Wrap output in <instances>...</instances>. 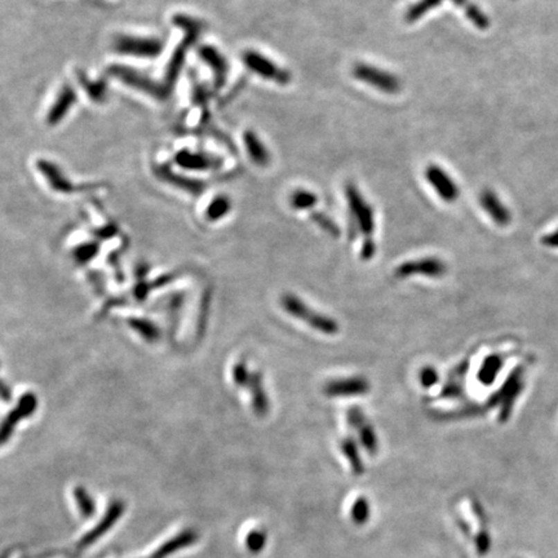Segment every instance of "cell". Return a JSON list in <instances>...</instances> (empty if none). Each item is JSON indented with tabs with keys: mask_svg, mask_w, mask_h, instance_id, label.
<instances>
[{
	"mask_svg": "<svg viewBox=\"0 0 558 558\" xmlns=\"http://www.w3.org/2000/svg\"><path fill=\"white\" fill-rule=\"evenodd\" d=\"M123 510H125V507H123L122 503H119V501L114 503V504L110 507L109 512H107L105 519L101 521L95 529L92 530V531H89L87 535L79 543V548L87 547L89 544L95 543L101 535H104L106 531L110 529V528L116 523V521H118V519L120 517V514L123 513Z\"/></svg>",
	"mask_w": 558,
	"mask_h": 558,
	"instance_id": "7402d4cb",
	"label": "cell"
},
{
	"mask_svg": "<svg viewBox=\"0 0 558 558\" xmlns=\"http://www.w3.org/2000/svg\"><path fill=\"white\" fill-rule=\"evenodd\" d=\"M198 35H192V34H183V39L181 43L177 46V48L174 49L172 56L168 61V65L165 68V77H164V83L174 89V83L177 82V79L180 77L181 71H183V62L185 58L188 55V51L192 48V44L197 43L198 40Z\"/></svg>",
	"mask_w": 558,
	"mask_h": 558,
	"instance_id": "ac0fdd59",
	"label": "cell"
},
{
	"mask_svg": "<svg viewBox=\"0 0 558 558\" xmlns=\"http://www.w3.org/2000/svg\"><path fill=\"white\" fill-rule=\"evenodd\" d=\"M231 211V198L224 194H220V195H216L208 204V207L206 210V219L208 222H219Z\"/></svg>",
	"mask_w": 558,
	"mask_h": 558,
	"instance_id": "4316f807",
	"label": "cell"
},
{
	"mask_svg": "<svg viewBox=\"0 0 558 558\" xmlns=\"http://www.w3.org/2000/svg\"><path fill=\"white\" fill-rule=\"evenodd\" d=\"M198 56L203 62L211 69L213 84L216 89H222L229 77V62L220 52V49L204 44L198 48Z\"/></svg>",
	"mask_w": 558,
	"mask_h": 558,
	"instance_id": "4fadbf2b",
	"label": "cell"
},
{
	"mask_svg": "<svg viewBox=\"0 0 558 558\" xmlns=\"http://www.w3.org/2000/svg\"><path fill=\"white\" fill-rule=\"evenodd\" d=\"M376 244L372 238H367L362 243V249H361V258L363 260H371L375 256Z\"/></svg>",
	"mask_w": 558,
	"mask_h": 558,
	"instance_id": "b9f144b4",
	"label": "cell"
},
{
	"mask_svg": "<svg viewBox=\"0 0 558 558\" xmlns=\"http://www.w3.org/2000/svg\"><path fill=\"white\" fill-rule=\"evenodd\" d=\"M447 273V265L440 258H424L419 260L402 262L397 267L395 276L397 278L406 279L413 276H424L429 278H441Z\"/></svg>",
	"mask_w": 558,
	"mask_h": 558,
	"instance_id": "9c48e42d",
	"label": "cell"
},
{
	"mask_svg": "<svg viewBox=\"0 0 558 558\" xmlns=\"http://www.w3.org/2000/svg\"><path fill=\"white\" fill-rule=\"evenodd\" d=\"M129 325L135 328V330H137V332H138L141 336L147 339V340H155V339H158V336H159L158 328L155 327L153 323L147 322V321L131 319V321H129Z\"/></svg>",
	"mask_w": 558,
	"mask_h": 558,
	"instance_id": "d590c367",
	"label": "cell"
},
{
	"mask_svg": "<svg viewBox=\"0 0 558 558\" xmlns=\"http://www.w3.org/2000/svg\"><path fill=\"white\" fill-rule=\"evenodd\" d=\"M353 75L358 80L389 95H395L401 91V80L398 78L371 65L357 64L353 68Z\"/></svg>",
	"mask_w": 558,
	"mask_h": 558,
	"instance_id": "52a82bcc",
	"label": "cell"
},
{
	"mask_svg": "<svg viewBox=\"0 0 558 558\" xmlns=\"http://www.w3.org/2000/svg\"><path fill=\"white\" fill-rule=\"evenodd\" d=\"M347 419L350 428H353L358 434L362 447L371 456L375 455L379 450V440L372 424L367 420L363 411H361L358 407H350L348 410Z\"/></svg>",
	"mask_w": 558,
	"mask_h": 558,
	"instance_id": "7c38bea8",
	"label": "cell"
},
{
	"mask_svg": "<svg viewBox=\"0 0 558 558\" xmlns=\"http://www.w3.org/2000/svg\"><path fill=\"white\" fill-rule=\"evenodd\" d=\"M35 165L53 192L71 194V192H82V190H88V189L93 188V185H75L66 174H64V171L58 167L57 164L48 159L40 158L37 161Z\"/></svg>",
	"mask_w": 558,
	"mask_h": 558,
	"instance_id": "ba28073f",
	"label": "cell"
},
{
	"mask_svg": "<svg viewBox=\"0 0 558 558\" xmlns=\"http://www.w3.org/2000/svg\"><path fill=\"white\" fill-rule=\"evenodd\" d=\"M174 161L177 167L189 172H211L220 170L222 165L220 158L203 152H194L190 149L179 150L174 154Z\"/></svg>",
	"mask_w": 558,
	"mask_h": 558,
	"instance_id": "8fae6325",
	"label": "cell"
},
{
	"mask_svg": "<svg viewBox=\"0 0 558 558\" xmlns=\"http://www.w3.org/2000/svg\"><path fill=\"white\" fill-rule=\"evenodd\" d=\"M348 207H349V237L354 240L358 233L365 235V240L371 238L375 231L374 208L365 201L354 183H348L345 188Z\"/></svg>",
	"mask_w": 558,
	"mask_h": 558,
	"instance_id": "7a4b0ae2",
	"label": "cell"
},
{
	"mask_svg": "<svg viewBox=\"0 0 558 558\" xmlns=\"http://www.w3.org/2000/svg\"><path fill=\"white\" fill-rule=\"evenodd\" d=\"M441 3H442V0H419L417 3H415L407 10L404 19L407 22H415L420 17H423L428 10L438 7Z\"/></svg>",
	"mask_w": 558,
	"mask_h": 558,
	"instance_id": "1f68e13d",
	"label": "cell"
},
{
	"mask_svg": "<svg viewBox=\"0 0 558 558\" xmlns=\"http://www.w3.org/2000/svg\"><path fill=\"white\" fill-rule=\"evenodd\" d=\"M425 179L433 188L440 198L447 203H453L459 198V188L446 171L437 164H431L425 170Z\"/></svg>",
	"mask_w": 558,
	"mask_h": 558,
	"instance_id": "2e32d148",
	"label": "cell"
},
{
	"mask_svg": "<svg viewBox=\"0 0 558 558\" xmlns=\"http://www.w3.org/2000/svg\"><path fill=\"white\" fill-rule=\"evenodd\" d=\"M246 386L250 388L251 393H252V406H253L255 413L261 417L265 416L269 410V401H268V397L262 386V377H261L260 372H258V371L251 372Z\"/></svg>",
	"mask_w": 558,
	"mask_h": 558,
	"instance_id": "cb8c5ba5",
	"label": "cell"
},
{
	"mask_svg": "<svg viewBox=\"0 0 558 558\" xmlns=\"http://www.w3.org/2000/svg\"><path fill=\"white\" fill-rule=\"evenodd\" d=\"M505 363V356L501 353H492L483 358L481 366L477 372V380L483 386H490L494 384L498 375L501 374V368Z\"/></svg>",
	"mask_w": 558,
	"mask_h": 558,
	"instance_id": "44dd1931",
	"label": "cell"
},
{
	"mask_svg": "<svg viewBox=\"0 0 558 558\" xmlns=\"http://www.w3.org/2000/svg\"><path fill=\"white\" fill-rule=\"evenodd\" d=\"M474 546H476V550L480 556H485L489 553L490 550L491 539L487 530L482 529L474 538Z\"/></svg>",
	"mask_w": 558,
	"mask_h": 558,
	"instance_id": "f35d334b",
	"label": "cell"
},
{
	"mask_svg": "<svg viewBox=\"0 0 558 558\" xmlns=\"http://www.w3.org/2000/svg\"><path fill=\"white\" fill-rule=\"evenodd\" d=\"M75 501H77L78 508L84 517H91L95 513V503L88 495L87 491L84 489L78 487L75 490Z\"/></svg>",
	"mask_w": 558,
	"mask_h": 558,
	"instance_id": "e575fe53",
	"label": "cell"
},
{
	"mask_svg": "<svg viewBox=\"0 0 558 558\" xmlns=\"http://www.w3.org/2000/svg\"><path fill=\"white\" fill-rule=\"evenodd\" d=\"M340 450L341 453H344L345 459L350 464V469L356 474V476H361L365 471V465H363V460L359 455L358 447H357L356 441L353 438H344L340 442Z\"/></svg>",
	"mask_w": 558,
	"mask_h": 558,
	"instance_id": "484cf974",
	"label": "cell"
},
{
	"mask_svg": "<svg viewBox=\"0 0 558 558\" xmlns=\"http://www.w3.org/2000/svg\"><path fill=\"white\" fill-rule=\"evenodd\" d=\"M107 74L116 78L119 82H122L127 87L143 92L144 95L153 97L159 101L167 100L172 92V89L168 87L164 82H158L143 71L127 66V65L114 64V65L109 66Z\"/></svg>",
	"mask_w": 558,
	"mask_h": 558,
	"instance_id": "6da1fadb",
	"label": "cell"
},
{
	"mask_svg": "<svg viewBox=\"0 0 558 558\" xmlns=\"http://www.w3.org/2000/svg\"><path fill=\"white\" fill-rule=\"evenodd\" d=\"M310 219L314 222V224H317L322 231H326L328 234L335 235V237L340 234V229H339L336 222H334L331 217H328L327 215H325L322 212H313L310 215Z\"/></svg>",
	"mask_w": 558,
	"mask_h": 558,
	"instance_id": "836d02e7",
	"label": "cell"
},
{
	"mask_svg": "<svg viewBox=\"0 0 558 558\" xmlns=\"http://www.w3.org/2000/svg\"><path fill=\"white\" fill-rule=\"evenodd\" d=\"M97 252H98V244L88 243L78 249L75 256L80 262H87L88 260H91V258H93L96 255Z\"/></svg>",
	"mask_w": 558,
	"mask_h": 558,
	"instance_id": "60d3db41",
	"label": "cell"
},
{
	"mask_svg": "<svg viewBox=\"0 0 558 558\" xmlns=\"http://www.w3.org/2000/svg\"><path fill=\"white\" fill-rule=\"evenodd\" d=\"M289 202H291L292 208L298 210V211H307V210H312L316 207L318 197L313 192L298 189L296 192H292Z\"/></svg>",
	"mask_w": 558,
	"mask_h": 558,
	"instance_id": "4dcf8cb0",
	"label": "cell"
},
{
	"mask_svg": "<svg viewBox=\"0 0 558 558\" xmlns=\"http://www.w3.org/2000/svg\"><path fill=\"white\" fill-rule=\"evenodd\" d=\"M250 374L251 372L249 371L247 366H246V363L240 362L233 368V380H234L235 385L246 386V383H247V380L250 377Z\"/></svg>",
	"mask_w": 558,
	"mask_h": 558,
	"instance_id": "ab89813d",
	"label": "cell"
},
{
	"mask_svg": "<svg viewBox=\"0 0 558 558\" xmlns=\"http://www.w3.org/2000/svg\"><path fill=\"white\" fill-rule=\"evenodd\" d=\"M172 24L174 26L183 30V34H192V35H201L202 30L204 29V24L201 19H195L185 13H176L172 17Z\"/></svg>",
	"mask_w": 558,
	"mask_h": 558,
	"instance_id": "f546056e",
	"label": "cell"
},
{
	"mask_svg": "<svg viewBox=\"0 0 558 558\" xmlns=\"http://www.w3.org/2000/svg\"><path fill=\"white\" fill-rule=\"evenodd\" d=\"M78 95L75 88L73 87L70 83H65L62 87L60 88L57 96L55 97L52 105L49 106L48 113L46 116L47 125L51 127L60 125L70 110L77 104Z\"/></svg>",
	"mask_w": 558,
	"mask_h": 558,
	"instance_id": "5bb4252c",
	"label": "cell"
},
{
	"mask_svg": "<svg viewBox=\"0 0 558 558\" xmlns=\"http://www.w3.org/2000/svg\"><path fill=\"white\" fill-rule=\"evenodd\" d=\"M486 404H465L458 410H453L450 413H443L440 414L437 417L441 420H458V419H468V417H474V416H480L483 415L487 411Z\"/></svg>",
	"mask_w": 558,
	"mask_h": 558,
	"instance_id": "f1b7e54d",
	"label": "cell"
},
{
	"mask_svg": "<svg viewBox=\"0 0 558 558\" xmlns=\"http://www.w3.org/2000/svg\"><path fill=\"white\" fill-rule=\"evenodd\" d=\"M469 363L467 361H462L453 367V371L450 372V379L443 386L441 390V398L446 399H459L464 395V388H462V379L467 375Z\"/></svg>",
	"mask_w": 558,
	"mask_h": 558,
	"instance_id": "603a6c76",
	"label": "cell"
},
{
	"mask_svg": "<svg viewBox=\"0 0 558 558\" xmlns=\"http://www.w3.org/2000/svg\"><path fill=\"white\" fill-rule=\"evenodd\" d=\"M350 519L357 525H363L370 519V504L366 498H358L350 508Z\"/></svg>",
	"mask_w": 558,
	"mask_h": 558,
	"instance_id": "d6a6232c",
	"label": "cell"
},
{
	"mask_svg": "<svg viewBox=\"0 0 558 558\" xmlns=\"http://www.w3.org/2000/svg\"><path fill=\"white\" fill-rule=\"evenodd\" d=\"M265 543H267V537L261 531H252L247 535V539H246V546L252 553L261 552L265 547Z\"/></svg>",
	"mask_w": 558,
	"mask_h": 558,
	"instance_id": "74e56055",
	"label": "cell"
},
{
	"mask_svg": "<svg viewBox=\"0 0 558 558\" xmlns=\"http://www.w3.org/2000/svg\"><path fill=\"white\" fill-rule=\"evenodd\" d=\"M242 61L251 73L265 80L274 82L278 86H287L291 83L292 75L289 70L280 68L273 60L264 56L255 49L244 51V53L242 55Z\"/></svg>",
	"mask_w": 558,
	"mask_h": 558,
	"instance_id": "5b68a950",
	"label": "cell"
},
{
	"mask_svg": "<svg viewBox=\"0 0 558 558\" xmlns=\"http://www.w3.org/2000/svg\"><path fill=\"white\" fill-rule=\"evenodd\" d=\"M480 203L482 208L487 212L491 220L495 224L501 226L510 225V222H512L510 210L501 203L498 195L492 190H483L480 195Z\"/></svg>",
	"mask_w": 558,
	"mask_h": 558,
	"instance_id": "d6986e66",
	"label": "cell"
},
{
	"mask_svg": "<svg viewBox=\"0 0 558 558\" xmlns=\"http://www.w3.org/2000/svg\"><path fill=\"white\" fill-rule=\"evenodd\" d=\"M37 406H38V399L33 393H28V395H22V398H19V404L15 407V410L10 411V415L3 422V426H1V443L3 444L10 440L12 432L15 431V426L17 425V423L31 416L33 413L37 410Z\"/></svg>",
	"mask_w": 558,
	"mask_h": 558,
	"instance_id": "e0dca14e",
	"label": "cell"
},
{
	"mask_svg": "<svg viewBox=\"0 0 558 558\" xmlns=\"http://www.w3.org/2000/svg\"><path fill=\"white\" fill-rule=\"evenodd\" d=\"M243 145L250 156L251 161L259 167H267L270 163V152L265 144L261 141L260 137L252 129H246L243 132Z\"/></svg>",
	"mask_w": 558,
	"mask_h": 558,
	"instance_id": "ffe728a7",
	"label": "cell"
},
{
	"mask_svg": "<svg viewBox=\"0 0 558 558\" xmlns=\"http://www.w3.org/2000/svg\"><path fill=\"white\" fill-rule=\"evenodd\" d=\"M440 375L437 370L432 366H425L419 372V381L425 389H429L438 383Z\"/></svg>",
	"mask_w": 558,
	"mask_h": 558,
	"instance_id": "8d00e7d4",
	"label": "cell"
},
{
	"mask_svg": "<svg viewBox=\"0 0 558 558\" xmlns=\"http://www.w3.org/2000/svg\"><path fill=\"white\" fill-rule=\"evenodd\" d=\"M453 4L462 7L464 12L467 13L468 19H471V24L477 26L478 29L486 30L490 26V19L482 12L477 6L471 4L469 0H451Z\"/></svg>",
	"mask_w": 558,
	"mask_h": 558,
	"instance_id": "83f0119b",
	"label": "cell"
},
{
	"mask_svg": "<svg viewBox=\"0 0 558 558\" xmlns=\"http://www.w3.org/2000/svg\"><path fill=\"white\" fill-rule=\"evenodd\" d=\"M523 386L522 368H516L501 389L491 397L489 407H499V420L505 422L510 417L513 402L520 395Z\"/></svg>",
	"mask_w": 558,
	"mask_h": 558,
	"instance_id": "8992f818",
	"label": "cell"
},
{
	"mask_svg": "<svg viewBox=\"0 0 558 558\" xmlns=\"http://www.w3.org/2000/svg\"><path fill=\"white\" fill-rule=\"evenodd\" d=\"M371 389L370 381L363 376L337 377L327 381L323 386V393L330 398H350L366 395Z\"/></svg>",
	"mask_w": 558,
	"mask_h": 558,
	"instance_id": "30bf717a",
	"label": "cell"
},
{
	"mask_svg": "<svg viewBox=\"0 0 558 558\" xmlns=\"http://www.w3.org/2000/svg\"><path fill=\"white\" fill-rule=\"evenodd\" d=\"M154 174L163 183H170L174 188L181 189L183 192H189L192 195H199V194H202L206 190V183L204 181L199 180V179L188 177V176L174 172V168L170 164L156 165Z\"/></svg>",
	"mask_w": 558,
	"mask_h": 558,
	"instance_id": "9a60e30c",
	"label": "cell"
},
{
	"mask_svg": "<svg viewBox=\"0 0 558 558\" xmlns=\"http://www.w3.org/2000/svg\"><path fill=\"white\" fill-rule=\"evenodd\" d=\"M77 77L78 82L92 101L97 104H102L105 101L107 96V84L105 80H91L83 71H78Z\"/></svg>",
	"mask_w": 558,
	"mask_h": 558,
	"instance_id": "d4e9b609",
	"label": "cell"
},
{
	"mask_svg": "<svg viewBox=\"0 0 558 558\" xmlns=\"http://www.w3.org/2000/svg\"><path fill=\"white\" fill-rule=\"evenodd\" d=\"M543 241L548 246H558V231H555L553 234H549L547 237H544Z\"/></svg>",
	"mask_w": 558,
	"mask_h": 558,
	"instance_id": "7bdbcfd3",
	"label": "cell"
},
{
	"mask_svg": "<svg viewBox=\"0 0 558 558\" xmlns=\"http://www.w3.org/2000/svg\"><path fill=\"white\" fill-rule=\"evenodd\" d=\"M280 304L289 316L303 321L304 323H307L308 326L314 328L321 334L336 335L339 332V325L334 318L318 313L314 309L308 307L301 298L292 294L283 295L280 298Z\"/></svg>",
	"mask_w": 558,
	"mask_h": 558,
	"instance_id": "3957f363",
	"label": "cell"
},
{
	"mask_svg": "<svg viewBox=\"0 0 558 558\" xmlns=\"http://www.w3.org/2000/svg\"><path fill=\"white\" fill-rule=\"evenodd\" d=\"M113 49L122 56L153 60L163 53L164 42L155 37L118 34L113 39Z\"/></svg>",
	"mask_w": 558,
	"mask_h": 558,
	"instance_id": "277c9868",
	"label": "cell"
}]
</instances>
